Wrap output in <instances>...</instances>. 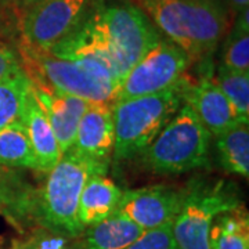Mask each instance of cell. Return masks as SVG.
Returning <instances> with one entry per match:
<instances>
[{
    "label": "cell",
    "instance_id": "6da1fadb",
    "mask_svg": "<svg viewBox=\"0 0 249 249\" xmlns=\"http://www.w3.org/2000/svg\"><path fill=\"white\" fill-rule=\"evenodd\" d=\"M162 35L193 61L211 58L231 28L220 0H134Z\"/></svg>",
    "mask_w": 249,
    "mask_h": 249
},
{
    "label": "cell",
    "instance_id": "7a4b0ae2",
    "mask_svg": "<svg viewBox=\"0 0 249 249\" xmlns=\"http://www.w3.org/2000/svg\"><path fill=\"white\" fill-rule=\"evenodd\" d=\"M86 24L111 53L122 79L163 39L148 16L130 0H96Z\"/></svg>",
    "mask_w": 249,
    "mask_h": 249
},
{
    "label": "cell",
    "instance_id": "3957f363",
    "mask_svg": "<svg viewBox=\"0 0 249 249\" xmlns=\"http://www.w3.org/2000/svg\"><path fill=\"white\" fill-rule=\"evenodd\" d=\"M108 169V166L85 160L73 151L64 154L47 173L43 187L36 193L34 220L46 230L79 237L85 230L78 219L82 190L91 176L107 175Z\"/></svg>",
    "mask_w": 249,
    "mask_h": 249
},
{
    "label": "cell",
    "instance_id": "277c9868",
    "mask_svg": "<svg viewBox=\"0 0 249 249\" xmlns=\"http://www.w3.org/2000/svg\"><path fill=\"white\" fill-rule=\"evenodd\" d=\"M186 76L160 93L116 101L112 106L116 162L140 157L183 106Z\"/></svg>",
    "mask_w": 249,
    "mask_h": 249
},
{
    "label": "cell",
    "instance_id": "5b68a950",
    "mask_svg": "<svg viewBox=\"0 0 249 249\" xmlns=\"http://www.w3.org/2000/svg\"><path fill=\"white\" fill-rule=\"evenodd\" d=\"M209 147L211 133L183 103L140 157L144 166L154 173L180 175L205 166Z\"/></svg>",
    "mask_w": 249,
    "mask_h": 249
},
{
    "label": "cell",
    "instance_id": "8992f818",
    "mask_svg": "<svg viewBox=\"0 0 249 249\" xmlns=\"http://www.w3.org/2000/svg\"><path fill=\"white\" fill-rule=\"evenodd\" d=\"M235 184L227 180H194L173 220L178 249H212L211 230L217 216L240 208Z\"/></svg>",
    "mask_w": 249,
    "mask_h": 249
},
{
    "label": "cell",
    "instance_id": "52a82bcc",
    "mask_svg": "<svg viewBox=\"0 0 249 249\" xmlns=\"http://www.w3.org/2000/svg\"><path fill=\"white\" fill-rule=\"evenodd\" d=\"M13 47L31 83L43 85L93 104H114L115 88L93 78L78 64L54 57L49 52L32 47L19 39L14 40Z\"/></svg>",
    "mask_w": 249,
    "mask_h": 249
},
{
    "label": "cell",
    "instance_id": "ba28073f",
    "mask_svg": "<svg viewBox=\"0 0 249 249\" xmlns=\"http://www.w3.org/2000/svg\"><path fill=\"white\" fill-rule=\"evenodd\" d=\"M94 3L96 0H45L34 4L16 16V39L47 52L85 22Z\"/></svg>",
    "mask_w": 249,
    "mask_h": 249
},
{
    "label": "cell",
    "instance_id": "9c48e42d",
    "mask_svg": "<svg viewBox=\"0 0 249 249\" xmlns=\"http://www.w3.org/2000/svg\"><path fill=\"white\" fill-rule=\"evenodd\" d=\"M193 58L163 36L157 46L134 64L116 89V101L160 93L184 78Z\"/></svg>",
    "mask_w": 249,
    "mask_h": 249
},
{
    "label": "cell",
    "instance_id": "30bf717a",
    "mask_svg": "<svg viewBox=\"0 0 249 249\" xmlns=\"http://www.w3.org/2000/svg\"><path fill=\"white\" fill-rule=\"evenodd\" d=\"M184 199V190L155 184L122 193L116 214H122L142 230H151L173 222Z\"/></svg>",
    "mask_w": 249,
    "mask_h": 249
},
{
    "label": "cell",
    "instance_id": "8fae6325",
    "mask_svg": "<svg viewBox=\"0 0 249 249\" xmlns=\"http://www.w3.org/2000/svg\"><path fill=\"white\" fill-rule=\"evenodd\" d=\"M114 104H91L80 119L73 147V151L79 157L98 165H111V158L115 144L114 127Z\"/></svg>",
    "mask_w": 249,
    "mask_h": 249
},
{
    "label": "cell",
    "instance_id": "7c38bea8",
    "mask_svg": "<svg viewBox=\"0 0 249 249\" xmlns=\"http://www.w3.org/2000/svg\"><path fill=\"white\" fill-rule=\"evenodd\" d=\"M183 103L196 112L206 130L214 137L241 124L235 109L212 76H205L196 83L186 79Z\"/></svg>",
    "mask_w": 249,
    "mask_h": 249
},
{
    "label": "cell",
    "instance_id": "4fadbf2b",
    "mask_svg": "<svg viewBox=\"0 0 249 249\" xmlns=\"http://www.w3.org/2000/svg\"><path fill=\"white\" fill-rule=\"evenodd\" d=\"M32 93L45 111L62 155L67 154L73 147L82 116L93 103L35 83H32Z\"/></svg>",
    "mask_w": 249,
    "mask_h": 249
},
{
    "label": "cell",
    "instance_id": "5bb4252c",
    "mask_svg": "<svg viewBox=\"0 0 249 249\" xmlns=\"http://www.w3.org/2000/svg\"><path fill=\"white\" fill-rule=\"evenodd\" d=\"M19 122L25 127L28 140L35 155L37 170L49 173L60 162L62 152L45 111L32 93V86Z\"/></svg>",
    "mask_w": 249,
    "mask_h": 249
},
{
    "label": "cell",
    "instance_id": "9a60e30c",
    "mask_svg": "<svg viewBox=\"0 0 249 249\" xmlns=\"http://www.w3.org/2000/svg\"><path fill=\"white\" fill-rule=\"evenodd\" d=\"M121 196L122 190L107 175L91 176L80 194L78 219L82 227H90L114 214Z\"/></svg>",
    "mask_w": 249,
    "mask_h": 249
},
{
    "label": "cell",
    "instance_id": "2e32d148",
    "mask_svg": "<svg viewBox=\"0 0 249 249\" xmlns=\"http://www.w3.org/2000/svg\"><path fill=\"white\" fill-rule=\"evenodd\" d=\"M36 193L22 170L0 165V213L13 222L34 219Z\"/></svg>",
    "mask_w": 249,
    "mask_h": 249
},
{
    "label": "cell",
    "instance_id": "e0dca14e",
    "mask_svg": "<svg viewBox=\"0 0 249 249\" xmlns=\"http://www.w3.org/2000/svg\"><path fill=\"white\" fill-rule=\"evenodd\" d=\"M137 224L122 214H111L103 222L86 227L79 235L82 249H124L142 235Z\"/></svg>",
    "mask_w": 249,
    "mask_h": 249
},
{
    "label": "cell",
    "instance_id": "ac0fdd59",
    "mask_svg": "<svg viewBox=\"0 0 249 249\" xmlns=\"http://www.w3.org/2000/svg\"><path fill=\"white\" fill-rule=\"evenodd\" d=\"M216 150L220 165L229 173L249 176V129L240 124L216 137Z\"/></svg>",
    "mask_w": 249,
    "mask_h": 249
},
{
    "label": "cell",
    "instance_id": "d6986e66",
    "mask_svg": "<svg viewBox=\"0 0 249 249\" xmlns=\"http://www.w3.org/2000/svg\"><path fill=\"white\" fill-rule=\"evenodd\" d=\"M0 165L14 169L37 170L35 155L21 122L0 129Z\"/></svg>",
    "mask_w": 249,
    "mask_h": 249
},
{
    "label": "cell",
    "instance_id": "ffe728a7",
    "mask_svg": "<svg viewBox=\"0 0 249 249\" xmlns=\"http://www.w3.org/2000/svg\"><path fill=\"white\" fill-rule=\"evenodd\" d=\"M212 249H249L248 214L242 209L217 216L211 230Z\"/></svg>",
    "mask_w": 249,
    "mask_h": 249
},
{
    "label": "cell",
    "instance_id": "44dd1931",
    "mask_svg": "<svg viewBox=\"0 0 249 249\" xmlns=\"http://www.w3.org/2000/svg\"><path fill=\"white\" fill-rule=\"evenodd\" d=\"M220 65L230 71L249 72V9L235 16L234 24L224 36Z\"/></svg>",
    "mask_w": 249,
    "mask_h": 249
},
{
    "label": "cell",
    "instance_id": "7402d4cb",
    "mask_svg": "<svg viewBox=\"0 0 249 249\" xmlns=\"http://www.w3.org/2000/svg\"><path fill=\"white\" fill-rule=\"evenodd\" d=\"M31 86L32 83L25 72L0 80V129L19 122L31 93Z\"/></svg>",
    "mask_w": 249,
    "mask_h": 249
},
{
    "label": "cell",
    "instance_id": "603a6c76",
    "mask_svg": "<svg viewBox=\"0 0 249 249\" xmlns=\"http://www.w3.org/2000/svg\"><path fill=\"white\" fill-rule=\"evenodd\" d=\"M214 83L235 109L241 124H249V72L230 71L219 64Z\"/></svg>",
    "mask_w": 249,
    "mask_h": 249
},
{
    "label": "cell",
    "instance_id": "cb8c5ba5",
    "mask_svg": "<svg viewBox=\"0 0 249 249\" xmlns=\"http://www.w3.org/2000/svg\"><path fill=\"white\" fill-rule=\"evenodd\" d=\"M124 249H178L173 237V222L145 230L133 244Z\"/></svg>",
    "mask_w": 249,
    "mask_h": 249
},
{
    "label": "cell",
    "instance_id": "d4e9b609",
    "mask_svg": "<svg viewBox=\"0 0 249 249\" xmlns=\"http://www.w3.org/2000/svg\"><path fill=\"white\" fill-rule=\"evenodd\" d=\"M21 72L24 71L16 49L9 43L0 42V80L9 79Z\"/></svg>",
    "mask_w": 249,
    "mask_h": 249
},
{
    "label": "cell",
    "instance_id": "484cf974",
    "mask_svg": "<svg viewBox=\"0 0 249 249\" xmlns=\"http://www.w3.org/2000/svg\"><path fill=\"white\" fill-rule=\"evenodd\" d=\"M16 35H17L16 17L11 14L0 13V42L6 43V39H11L14 42Z\"/></svg>",
    "mask_w": 249,
    "mask_h": 249
},
{
    "label": "cell",
    "instance_id": "4316f807",
    "mask_svg": "<svg viewBox=\"0 0 249 249\" xmlns=\"http://www.w3.org/2000/svg\"><path fill=\"white\" fill-rule=\"evenodd\" d=\"M224 9L229 11L230 16H237L242 10L249 9V0H220Z\"/></svg>",
    "mask_w": 249,
    "mask_h": 249
},
{
    "label": "cell",
    "instance_id": "83f0119b",
    "mask_svg": "<svg viewBox=\"0 0 249 249\" xmlns=\"http://www.w3.org/2000/svg\"><path fill=\"white\" fill-rule=\"evenodd\" d=\"M11 1V9L14 11V14L17 16L19 11L28 9L34 4H37L40 1H45V0H10Z\"/></svg>",
    "mask_w": 249,
    "mask_h": 249
},
{
    "label": "cell",
    "instance_id": "f1b7e54d",
    "mask_svg": "<svg viewBox=\"0 0 249 249\" xmlns=\"http://www.w3.org/2000/svg\"><path fill=\"white\" fill-rule=\"evenodd\" d=\"M0 13L16 16L13 9H11V1H10V0H0Z\"/></svg>",
    "mask_w": 249,
    "mask_h": 249
},
{
    "label": "cell",
    "instance_id": "f546056e",
    "mask_svg": "<svg viewBox=\"0 0 249 249\" xmlns=\"http://www.w3.org/2000/svg\"><path fill=\"white\" fill-rule=\"evenodd\" d=\"M11 249H27V248H24V247H22V245H21L19 242H16V244L13 245V248H11Z\"/></svg>",
    "mask_w": 249,
    "mask_h": 249
}]
</instances>
